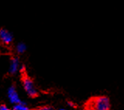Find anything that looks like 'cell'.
Here are the masks:
<instances>
[{"mask_svg":"<svg viewBox=\"0 0 124 110\" xmlns=\"http://www.w3.org/2000/svg\"><path fill=\"white\" fill-rule=\"evenodd\" d=\"M25 49H26V47H25V45H23V44H19L18 45V47H17V50H18V52L19 53H22V52H23L25 50Z\"/></svg>","mask_w":124,"mask_h":110,"instance_id":"52a82bcc","label":"cell"},{"mask_svg":"<svg viewBox=\"0 0 124 110\" xmlns=\"http://www.w3.org/2000/svg\"><path fill=\"white\" fill-rule=\"evenodd\" d=\"M0 39L6 44H9L12 40H13V37H12L11 34L7 30L2 29L0 30Z\"/></svg>","mask_w":124,"mask_h":110,"instance_id":"3957f363","label":"cell"},{"mask_svg":"<svg viewBox=\"0 0 124 110\" xmlns=\"http://www.w3.org/2000/svg\"><path fill=\"white\" fill-rule=\"evenodd\" d=\"M9 99L12 102L16 103V104H21L22 102L19 100V97L17 95V93L16 92V89L14 86H12V87L9 89Z\"/></svg>","mask_w":124,"mask_h":110,"instance_id":"277c9868","label":"cell"},{"mask_svg":"<svg viewBox=\"0 0 124 110\" xmlns=\"http://www.w3.org/2000/svg\"><path fill=\"white\" fill-rule=\"evenodd\" d=\"M21 80L23 82V87H24L26 92L29 95V96L31 98H37L39 95V94L36 91V89H35L33 80L28 75L24 66L21 69Z\"/></svg>","mask_w":124,"mask_h":110,"instance_id":"7a4b0ae2","label":"cell"},{"mask_svg":"<svg viewBox=\"0 0 124 110\" xmlns=\"http://www.w3.org/2000/svg\"><path fill=\"white\" fill-rule=\"evenodd\" d=\"M31 110H52V108L50 106H41V107H38L37 109H31Z\"/></svg>","mask_w":124,"mask_h":110,"instance_id":"ba28073f","label":"cell"},{"mask_svg":"<svg viewBox=\"0 0 124 110\" xmlns=\"http://www.w3.org/2000/svg\"><path fill=\"white\" fill-rule=\"evenodd\" d=\"M13 110H31L27 106H26V105L24 104H17L15 106L13 107Z\"/></svg>","mask_w":124,"mask_h":110,"instance_id":"8992f818","label":"cell"},{"mask_svg":"<svg viewBox=\"0 0 124 110\" xmlns=\"http://www.w3.org/2000/svg\"><path fill=\"white\" fill-rule=\"evenodd\" d=\"M18 68V60L16 58H13L12 60V64H11V72L15 73L16 71Z\"/></svg>","mask_w":124,"mask_h":110,"instance_id":"5b68a950","label":"cell"},{"mask_svg":"<svg viewBox=\"0 0 124 110\" xmlns=\"http://www.w3.org/2000/svg\"><path fill=\"white\" fill-rule=\"evenodd\" d=\"M0 110H9L5 105H0Z\"/></svg>","mask_w":124,"mask_h":110,"instance_id":"9c48e42d","label":"cell"},{"mask_svg":"<svg viewBox=\"0 0 124 110\" xmlns=\"http://www.w3.org/2000/svg\"><path fill=\"white\" fill-rule=\"evenodd\" d=\"M110 102L105 95L92 96L83 105V110H109Z\"/></svg>","mask_w":124,"mask_h":110,"instance_id":"6da1fadb","label":"cell"}]
</instances>
